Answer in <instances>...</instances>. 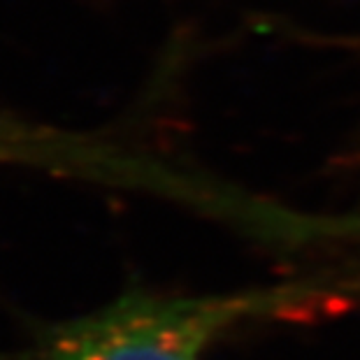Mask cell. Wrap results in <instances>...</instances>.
I'll return each instance as SVG.
<instances>
[{"mask_svg": "<svg viewBox=\"0 0 360 360\" xmlns=\"http://www.w3.org/2000/svg\"><path fill=\"white\" fill-rule=\"evenodd\" d=\"M326 295L316 286H283L237 295L126 293L105 307L42 333L37 360H202L221 333L242 321L295 309Z\"/></svg>", "mask_w": 360, "mask_h": 360, "instance_id": "1", "label": "cell"}, {"mask_svg": "<svg viewBox=\"0 0 360 360\" xmlns=\"http://www.w3.org/2000/svg\"><path fill=\"white\" fill-rule=\"evenodd\" d=\"M68 144H56L49 135H37L26 124L0 114V160H24V163H56L44 156L47 149L60 151Z\"/></svg>", "mask_w": 360, "mask_h": 360, "instance_id": "2", "label": "cell"}]
</instances>
